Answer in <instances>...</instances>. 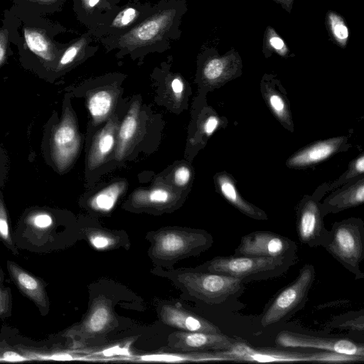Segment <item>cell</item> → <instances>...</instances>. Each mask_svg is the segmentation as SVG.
<instances>
[{"label":"cell","mask_w":364,"mask_h":364,"mask_svg":"<svg viewBox=\"0 0 364 364\" xmlns=\"http://www.w3.org/2000/svg\"><path fill=\"white\" fill-rule=\"evenodd\" d=\"M187 11L186 0H159L153 4L149 15L128 32L95 42L107 52L117 50V58L128 55L134 60L151 53L165 52L180 38L182 19Z\"/></svg>","instance_id":"1"},{"label":"cell","mask_w":364,"mask_h":364,"mask_svg":"<svg viewBox=\"0 0 364 364\" xmlns=\"http://www.w3.org/2000/svg\"><path fill=\"white\" fill-rule=\"evenodd\" d=\"M149 255L158 267L171 268L178 260L196 256L213 242L210 233L201 230L164 228L149 232Z\"/></svg>","instance_id":"2"},{"label":"cell","mask_w":364,"mask_h":364,"mask_svg":"<svg viewBox=\"0 0 364 364\" xmlns=\"http://www.w3.org/2000/svg\"><path fill=\"white\" fill-rule=\"evenodd\" d=\"M296 254L275 257L218 256L196 269L234 277L245 284L280 277L296 262Z\"/></svg>","instance_id":"3"},{"label":"cell","mask_w":364,"mask_h":364,"mask_svg":"<svg viewBox=\"0 0 364 364\" xmlns=\"http://www.w3.org/2000/svg\"><path fill=\"white\" fill-rule=\"evenodd\" d=\"M163 272L184 291L209 304H220L244 290V283L234 277L195 269Z\"/></svg>","instance_id":"4"},{"label":"cell","mask_w":364,"mask_h":364,"mask_svg":"<svg viewBox=\"0 0 364 364\" xmlns=\"http://www.w3.org/2000/svg\"><path fill=\"white\" fill-rule=\"evenodd\" d=\"M323 246L342 266L355 276L364 278L361 264L364 259V223L350 218L335 223Z\"/></svg>","instance_id":"5"},{"label":"cell","mask_w":364,"mask_h":364,"mask_svg":"<svg viewBox=\"0 0 364 364\" xmlns=\"http://www.w3.org/2000/svg\"><path fill=\"white\" fill-rule=\"evenodd\" d=\"M315 269L304 264L296 278L279 291L269 303L260 318L262 327H268L289 319L301 309L315 279Z\"/></svg>","instance_id":"6"},{"label":"cell","mask_w":364,"mask_h":364,"mask_svg":"<svg viewBox=\"0 0 364 364\" xmlns=\"http://www.w3.org/2000/svg\"><path fill=\"white\" fill-rule=\"evenodd\" d=\"M224 351L232 357L233 362L348 363L364 361V357L346 355L324 350L304 353L275 349H258L237 341L231 348Z\"/></svg>","instance_id":"7"},{"label":"cell","mask_w":364,"mask_h":364,"mask_svg":"<svg viewBox=\"0 0 364 364\" xmlns=\"http://www.w3.org/2000/svg\"><path fill=\"white\" fill-rule=\"evenodd\" d=\"M291 239L270 231H254L242 237L233 255L275 257L296 255Z\"/></svg>","instance_id":"8"},{"label":"cell","mask_w":364,"mask_h":364,"mask_svg":"<svg viewBox=\"0 0 364 364\" xmlns=\"http://www.w3.org/2000/svg\"><path fill=\"white\" fill-rule=\"evenodd\" d=\"M117 326L112 302L105 296L95 298L82 321L70 333L79 339L80 343H92L100 341Z\"/></svg>","instance_id":"9"},{"label":"cell","mask_w":364,"mask_h":364,"mask_svg":"<svg viewBox=\"0 0 364 364\" xmlns=\"http://www.w3.org/2000/svg\"><path fill=\"white\" fill-rule=\"evenodd\" d=\"M277 346L293 348H313L339 354L364 357V346L346 338H323L289 331L279 332Z\"/></svg>","instance_id":"10"},{"label":"cell","mask_w":364,"mask_h":364,"mask_svg":"<svg viewBox=\"0 0 364 364\" xmlns=\"http://www.w3.org/2000/svg\"><path fill=\"white\" fill-rule=\"evenodd\" d=\"M153 4L147 1L134 2L132 0L119 6L117 12L106 22L87 32L95 39L107 37H117L130 31L144 19L150 13Z\"/></svg>","instance_id":"11"},{"label":"cell","mask_w":364,"mask_h":364,"mask_svg":"<svg viewBox=\"0 0 364 364\" xmlns=\"http://www.w3.org/2000/svg\"><path fill=\"white\" fill-rule=\"evenodd\" d=\"M51 154L57 168L63 171L76 157L80 145V138L73 116L65 113L53 130L51 137Z\"/></svg>","instance_id":"12"},{"label":"cell","mask_w":364,"mask_h":364,"mask_svg":"<svg viewBox=\"0 0 364 364\" xmlns=\"http://www.w3.org/2000/svg\"><path fill=\"white\" fill-rule=\"evenodd\" d=\"M234 339L220 333L176 331L168 338L169 348L182 352L225 350L236 343Z\"/></svg>","instance_id":"13"},{"label":"cell","mask_w":364,"mask_h":364,"mask_svg":"<svg viewBox=\"0 0 364 364\" xmlns=\"http://www.w3.org/2000/svg\"><path fill=\"white\" fill-rule=\"evenodd\" d=\"M296 231L300 242L310 247H323L326 242L329 232L324 226L321 209L314 200H307L300 206Z\"/></svg>","instance_id":"14"},{"label":"cell","mask_w":364,"mask_h":364,"mask_svg":"<svg viewBox=\"0 0 364 364\" xmlns=\"http://www.w3.org/2000/svg\"><path fill=\"white\" fill-rule=\"evenodd\" d=\"M161 321L166 325L187 332L222 333L205 318L184 309L178 304H164L159 309Z\"/></svg>","instance_id":"15"},{"label":"cell","mask_w":364,"mask_h":364,"mask_svg":"<svg viewBox=\"0 0 364 364\" xmlns=\"http://www.w3.org/2000/svg\"><path fill=\"white\" fill-rule=\"evenodd\" d=\"M119 8L112 0H73L77 19L87 29L106 22Z\"/></svg>","instance_id":"16"},{"label":"cell","mask_w":364,"mask_h":364,"mask_svg":"<svg viewBox=\"0 0 364 364\" xmlns=\"http://www.w3.org/2000/svg\"><path fill=\"white\" fill-rule=\"evenodd\" d=\"M8 269L21 291L42 310L48 309V300L42 282L12 262H8Z\"/></svg>","instance_id":"17"},{"label":"cell","mask_w":364,"mask_h":364,"mask_svg":"<svg viewBox=\"0 0 364 364\" xmlns=\"http://www.w3.org/2000/svg\"><path fill=\"white\" fill-rule=\"evenodd\" d=\"M23 33L28 50L41 60L48 63L57 61L65 47L56 46L44 31L36 27H25Z\"/></svg>","instance_id":"18"},{"label":"cell","mask_w":364,"mask_h":364,"mask_svg":"<svg viewBox=\"0 0 364 364\" xmlns=\"http://www.w3.org/2000/svg\"><path fill=\"white\" fill-rule=\"evenodd\" d=\"M93 42L95 39L87 32L70 41L57 60V70L68 68L93 55L100 48L98 45H93Z\"/></svg>","instance_id":"19"},{"label":"cell","mask_w":364,"mask_h":364,"mask_svg":"<svg viewBox=\"0 0 364 364\" xmlns=\"http://www.w3.org/2000/svg\"><path fill=\"white\" fill-rule=\"evenodd\" d=\"M342 141V138H336L314 144L291 157L288 164L292 167H300L322 161L333 154Z\"/></svg>","instance_id":"20"},{"label":"cell","mask_w":364,"mask_h":364,"mask_svg":"<svg viewBox=\"0 0 364 364\" xmlns=\"http://www.w3.org/2000/svg\"><path fill=\"white\" fill-rule=\"evenodd\" d=\"M116 123L109 121L97 135L91 147L90 165L95 167L102 163L111 153L115 143Z\"/></svg>","instance_id":"21"},{"label":"cell","mask_w":364,"mask_h":364,"mask_svg":"<svg viewBox=\"0 0 364 364\" xmlns=\"http://www.w3.org/2000/svg\"><path fill=\"white\" fill-rule=\"evenodd\" d=\"M218 181L223 196L240 211L255 220L267 219L266 214L262 210L250 204L240 197L233 183L228 177L221 176L218 178Z\"/></svg>","instance_id":"22"},{"label":"cell","mask_w":364,"mask_h":364,"mask_svg":"<svg viewBox=\"0 0 364 364\" xmlns=\"http://www.w3.org/2000/svg\"><path fill=\"white\" fill-rule=\"evenodd\" d=\"M138 113L139 105L133 104L119 127L116 153L118 159L123 157L128 145L136 132L139 124Z\"/></svg>","instance_id":"23"},{"label":"cell","mask_w":364,"mask_h":364,"mask_svg":"<svg viewBox=\"0 0 364 364\" xmlns=\"http://www.w3.org/2000/svg\"><path fill=\"white\" fill-rule=\"evenodd\" d=\"M125 188L123 182L114 183L99 191L90 200V207L97 211L109 212Z\"/></svg>","instance_id":"24"},{"label":"cell","mask_w":364,"mask_h":364,"mask_svg":"<svg viewBox=\"0 0 364 364\" xmlns=\"http://www.w3.org/2000/svg\"><path fill=\"white\" fill-rule=\"evenodd\" d=\"M113 100L112 95L107 90H98L89 97L87 107L95 122H101L108 116Z\"/></svg>","instance_id":"25"},{"label":"cell","mask_w":364,"mask_h":364,"mask_svg":"<svg viewBox=\"0 0 364 364\" xmlns=\"http://www.w3.org/2000/svg\"><path fill=\"white\" fill-rule=\"evenodd\" d=\"M364 201V185L361 182L346 191L333 197L327 203L329 210L338 211L358 205Z\"/></svg>","instance_id":"26"},{"label":"cell","mask_w":364,"mask_h":364,"mask_svg":"<svg viewBox=\"0 0 364 364\" xmlns=\"http://www.w3.org/2000/svg\"><path fill=\"white\" fill-rule=\"evenodd\" d=\"M172 193L164 188H156L149 191H141L133 196V203L137 206L162 207L172 201Z\"/></svg>","instance_id":"27"},{"label":"cell","mask_w":364,"mask_h":364,"mask_svg":"<svg viewBox=\"0 0 364 364\" xmlns=\"http://www.w3.org/2000/svg\"><path fill=\"white\" fill-rule=\"evenodd\" d=\"M227 60L221 58H210L203 65L201 73L208 82H214L222 78L226 73Z\"/></svg>","instance_id":"28"},{"label":"cell","mask_w":364,"mask_h":364,"mask_svg":"<svg viewBox=\"0 0 364 364\" xmlns=\"http://www.w3.org/2000/svg\"><path fill=\"white\" fill-rule=\"evenodd\" d=\"M117 235L106 230H91L88 239L91 245L97 250H106L114 248L119 244Z\"/></svg>","instance_id":"29"},{"label":"cell","mask_w":364,"mask_h":364,"mask_svg":"<svg viewBox=\"0 0 364 364\" xmlns=\"http://www.w3.org/2000/svg\"><path fill=\"white\" fill-rule=\"evenodd\" d=\"M332 31L338 41H345L348 37V30L343 21L337 16L330 17Z\"/></svg>","instance_id":"30"},{"label":"cell","mask_w":364,"mask_h":364,"mask_svg":"<svg viewBox=\"0 0 364 364\" xmlns=\"http://www.w3.org/2000/svg\"><path fill=\"white\" fill-rule=\"evenodd\" d=\"M0 237L8 245H12V241L10 236L7 215L5 207L0 198Z\"/></svg>","instance_id":"31"},{"label":"cell","mask_w":364,"mask_h":364,"mask_svg":"<svg viewBox=\"0 0 364 364\" xmlns=\"http://www.w3.org/2000/svg\"><path fill=\"white\" fill-rule=\"evenodd\" d=\"M269 103L274 112L279 117L284 118L287 114L286 105L283 99L277 94L272 93L269 97Z\"/></svg>","instance_id":"32"},{"label":"cell","mask_w":364,"mask_h":364,"mask_svg":"<svg viewBox=\"0 0 364 364\" xmlns=\"http://www.w3.org/2000/svg\"><path fill=\"white\" fill-rule=\"evenodd\" d=\"M8 291L4 287L0 278V317L5 318L9 313L10 301Z\"/></svg>","instance_id":"33"},{"label":"cell","mask_w":364,"mask_h":364,"mask_svg":"<svg viewBox=\"0 0 364 364\" xmlns=\"http://www.w3.org/2000/svg\"><path fill=\"white\" fill-rule=\"evenodd\" d=\"M191 178L190 169L185 166L178 167L174 172L173 179L178 186H185L188 183Z\"/></svg>","instance_id":"34"},{"label":"cell","mask_w":364,"mask_h":364,"mask_svg":"<svg viewBox=\"0 0 364 364\" xmlns=\"http://www.w3.org/2000/svg\"><path fill=\"white\" fill-rule=\"evenodd\" d=\"M171 89L174 94L176 99H180L182 96L184 89L185 85L183 79L180 75H176L173 77L171 80Z\"/></svg>","instance_id":"35"},{"label":"cell","mask_w":364,"mask_h":364,"mask_svg":"<svg viewBox=\"0 0 364 364\" xmlns=\"http://www.w3.org/2000/svg\"><path fill=\"white\" fill-rule=\"evenodd\" d=\"M34 224L38 228H47L49 227L52 223V218L46 213H40L36 215L33 218Z\"/></svg>","instance_id":"36"},{"label":"cell","mask_w":364,"mask_h":364,"mask_svg":"<svg viewBox=\"0 0 364 364\" xmlns=\"http://www.w3.org/2000/svg\"><path fill=\"white\" fill-rule=\"evenodd\" d=\"M105 356L112 355H130L129 348L127 347H120L119 346H114L103 350L101 353Z\"/></svg>","instance_id":"37"},{"label":"cell","mask_w":364,"mask_h":364,"mask_svg":"<svg viewBox=\"0 0 364 364\" xmlns=\"http://www.w3.org/2000/svg\"><path fill=\"white\" fill-rule=\"evenodd\" d=\"M219 120L215 116L209 117L203 126V131L207 135H211L217 129Z\"/></svg>","instance_id":"38"},{"label":"cell","mask_w":364,"mask_h":364,"mask_svg":"<svg viewBox=\"0 0 364 364\" xmlns=\"http://www.w3.org/2000/svg\"><path fill=\"white\" fill-rule=\"evenodd\" d=\"M7 51V36L6 33L0 31V65H1L6 57Z\"/></svg>","instance_id":"39"},{"label":"cell","mask_w":364,"mask_h":364,"mask_svg":"<svg viewBox=\"0 0 364 364\" xmlns=\"http://www.w3.org/2000/svg\"><path fill=\"white\" fill-rule=\"evenodd\" d=\"M28 1L36 3L40 5H47V6H62L64 2L63 0H27Z\"/></svg>","instance_id":"40"},{"label":"cell","mask_w":364,"mask_h":364,"mask_svg":"<svg viewBox=\"0 0 364 364\" xmlns=\"http://www.w3.org/2000/svg\"><path fill=\"white\" fill-rule=\"evenodd\" d=\"M270 43L272 46V47L277 50L282 49L284 46L283 41L277 36H274L271 38Z\"/></svg>","instance_id":"41"},{"label":"cell","mask_w":364,"mask_h":364,"mask_svg":"<svg viewBox=\"0 0 364 364\" xmlns=\"http://www.w3.org/2000/svg\"><path fill=\"white\" fill-rule=\"evenodd\" d=\"M354 169L358 173H362L364 171V156L358 158L354 164Z\"/></svg>","instance_id":"42"},{"label":"cell","mask_w":364,"mask_h":364,"mask_svg":"<svg viewBox=\"0 0 364 364\" xmlns=\"http://www.w3.org/2000/svg\"><path fill=\"white\" fill-rule=\"evenodd\" d=\"M115 4H118L122 0H112Z\"/></svg>","instance_id":"43"},{"label":"cell","mask_w":364,"mask_h":364,"mask_svg":"<svg viewBox=\"0 0 364 364\" xmlns=\"http://www.w3.org/2000/svg\"><path fill=\"white\" fill-rule=\"evenodd\" d=\"M134 2L140 1V0H132Z\"/></svg>","instance_id":"44"}]
</instances>
